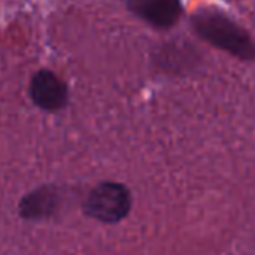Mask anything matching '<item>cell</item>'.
<instances>
[{
	"label": "cell",
	"mask_w": 255,
	"mask_h": 255,
	"mask_svg": "<svg viewBox=\"0 0 255 255\" xmlns=\"http://www.w3.org/2000/svg\"><path fill=\"white\" fill-rule=\"evenodd\" d=\"M61 205V191L56 186H40L26 193L19 202L17 212L26 221H40L56 214Z\"/></svg>",
	"instance_id": "obj_5"
},
{
	"label": "cell",
	"mask_w": 255,
	"mask_h": 255,
	"mask_svg": "<svg viewBox=\"0 0 255 255\" xmlns=\"http://www.w3.org/2000/svg\"><path fill=\"white\" fill-rule=\"evenodd\" d=\"M127 7L139 19L160 30L172 28L182 14V0H127Z\"/></svg>",
	"instance_id": "obj_4"
},
{
	"label": "cell",
	"mask_w": 255,
	"mask_h": 255,
	"mask_svg": "<svg viewBox=\"0 0 255 255\" xmlns=\"http://www.w3.org/2000/svg\"><path fill=\"white\" fill-rule=\"evenodd\" d=\"M195 33L214 47L242 61L255 59V42L245 28L217 9H202L191 17Z\"/></svg>",
	"instance_id": "obj_1"
},
{
	"label": "cell",
	"mask_w": 255,
	"mask_h": 255,
	"mask_svg": "<svg viewBox=\"0 0 255 255\" xmlns=\"http://www.w3.org/2000/svg\"><path fill=\"white\" fill-rule=\"evenodd\" d=\"M30 98L44 111H59L70 101V92L63 78L51 70H40L31 77Z\"/></svg>",
	"instance_id": "obj_3"
},
{
	"label": "cell",
	"mask_w": 255,
	"mask_h": 255,
	"mask_svg": "<svg viewBox=\"0 0 255 255\" xmlns=\"http://www.w3.org/2000/svg\"><path fill=\"white\" fill-rule=\"evenodd\" d=\"M132 208V195L120 182L104 181L89 191L84 202V214L104 224L124 221Z\"/></svg>",
	"instance_id": "obj_2"
}]
</instances>
